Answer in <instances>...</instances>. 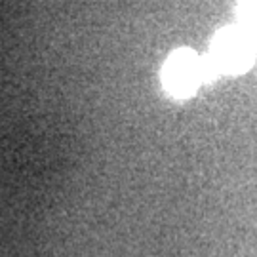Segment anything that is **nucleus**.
<instances>
[{
	"mask_svg": "<svg viewBox=\"0 0 257 257\" xmlns=\"http://www.w3.org/2000/svg\"><path fill=\"white\" fill-rule=\"evenodd\" d=\"M206 76V63L193 50H177L168 57L162 69V82L172 95L185 97L193 93Z\"/></svg>",
	"mask_w": 257,
	"mask_h": 257,
	"instance_id": "f257e3e1",
	"label": "nucleus"
},
{
	"mask_svg": "<svg viewBox=\"0 0 257 257\" xmlns=\"http://www.w3.org/2000/svg\"><path fill=\"white\" fill-rule=\"evenodd\" d=\"M213 63L219 71L238 73L251 61V44L236 29H225L213 40Z\"/></svg>",
	"mask_w": 257,
	"mask_h": 257,
	"instance_id": "f03ea898",
	"label": "nucleus"
}]
</instances>
